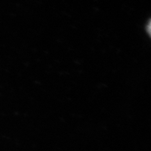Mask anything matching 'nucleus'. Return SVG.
<instances>
[{
	"instance_id": "1",
	"label": "nucleus",
	"mask_w": 151,
	"mask_h": 151,
	"mask_svg": "<svg viewBox=\"0 0 151 151\" xmlns=\"http://www.w3.org/2000/svg\"><path fill=\"white\" fill-rule=\"evenodd\" d=\"M147 30L148 34L151 37V20H150V22L148 23L147 27Z\"/></svg>"
}]
</instances>
